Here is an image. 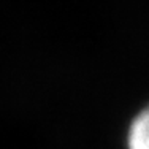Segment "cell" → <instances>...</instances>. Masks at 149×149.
Here are the masks:
<instances>
[{
  "instance_id": "cell-1",
  "label": "cell",
  "mask_w": 149,
  "mask_h": 149,
  "mask_svg": "<svg viewBox=\"0 0 149 149\" xmlns=\"http://www.w3.org/2000/svg\"><path fill=\"white\" fill-rule=\"evenodd\" d=\"M125 143L127 149H149V105L132 119Z\"/></svg>"
}]
</instances>
